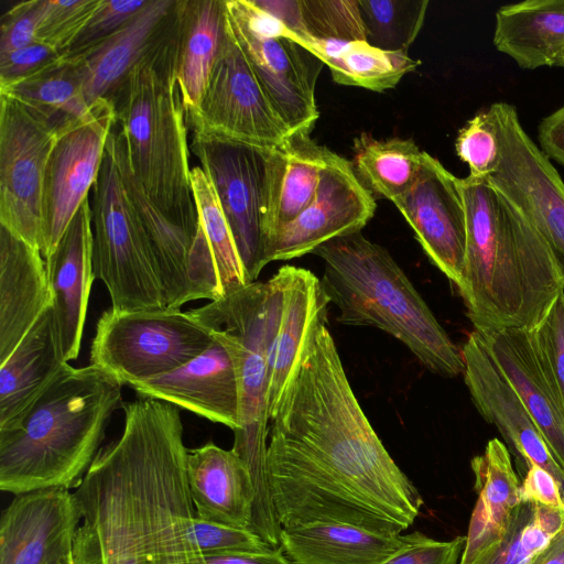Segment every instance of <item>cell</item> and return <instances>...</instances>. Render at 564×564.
Instances as JSON below:
<instances>
[{"instance_id": "cell-41", "label": "cell", "mask_w": 564, "mask_h": 564, "mask_svg": "<svg viewBox=\"0 0 564 564\" xmlns=\"http://www.w3.org/2000/svg\"><path fill=\"white\" fill-rule=\"evenodd\" d=\"M100 0H47L36 40L63 55L86 25Z\"/></svg>"}, {"instance_id": "cell-39", "label": "cell", "mask_w": 564, "mask_h": 564, "mask_svg": "<svg viewBox=\"0 0 564 564\" xmlns=\"http://www.w3.org/2000/svg\"><path fill=\"white\" fill-rule=\"evenodd\" d=\"M310 36L318 40L366 41L358 0H300Z\"/></svg>"}, {"instance_id": "cell-17", "label": "cell", "mask_w": 564, "mask_h": 564, "mask_svg": "<svg viewBox=\"0 0 564 564\" xmlns=\"http://www.w3.org/2000/svg\"><path fill=\"white\" fill-rule=\"evenodd\" d=\"M392 203L430 261L459 289L466 252V209L460 178L424 151L417 180Z\"/></svg>"}, {"instance_id": "cell-51", "label": "cell", "mask_w": 564, "mask_h": 564, "mask_svg": "<svg viewBox=\"0 0 564 564\" xmlns=\"http://www.w3.org/2000/svg\"><path fill=\"white\" fill-rule=\"evenodd\" d=\"M206 564H293L280 549L270 552H234L204 556Z\"/></svg>"}, {"instance_id": "cell-19", "label": "cell", "mask_w": 564, "mask_h": 564, "mask_svg": "<svg viewBox=\"0 0 564 564\" xmlns=\"http://www.w3.org/2000/svg\"><path fill=\"white\" fill-rule=\"evenodd\" d=\"M464 379L480 415L495 425L529 467L538 465L558 482L564 498V470L554 459L514 388L505 377L475 329L462 349Z\"/></svg>"}, {"instance_id": "cell-11", "label": "cell", "mask_w": 564, "mask_h": 564, "mask_svg": "<svg viewBox=\"0 0 564 564\" xmlns=\"http://www.w3.org/2000/svg\"><path fill=\"white\" fill-rule=\"evenodd\" d=\"M191 150L210 180L248 283L267 262L270 224V150L193 137Z\"/></svg>"}, {"instance_id": "cell-32", "label": "cell", "mask_w": 564, "mask_h": 564, "mask_svg": "<svg viewBox=\"0 0 564 564\" xmlns=\"http://www.w3.org/2000/svg\"><path fill=\"white\" fill-rule=\"evenodd\" d=\"M494 44L522 68L555 66L564 51V0H528L500 7Z\"/></svg>"}, {"instance_id": "cell-6", "label": "cell", "mask_w": 564, "mask_h": 564, "mask_svg": "<svg viewBox=\"0 0 564 564\" xmlns=\"http://www.w3.org/2000/svg\"><path fill=\"white\" fill-rule=\"evenodd\" d=\"M313 253L324 261L321 282L329 303L338 308V323L388 333L435 375L463 373L460 349L386 248L358 231Z\"/></svg>"}, {"instance_id": "cell-29", "label": "cell", "mask_w": 564, "mask_h": 564, "mask_svg": "<svg viewBox=\"0 0 564 564\" xmlns=\"http://www.w3.org/2000/svg\"><path fill=\"white\" fill-rule=\"evenodd\" d=\"M423 533L386 535L345 523L282 528L280 550L293 564H383Z\"/></svg>"}, {"instance_id": "cell-52", "label": "cell", "mask_w": 564, "mask_h": 564, "mask_svg": "<svg viewBox=\"0 0 564 564\" xmlns=\"http://www.w3.org/2000/svg\"><path fill=\"white\" fill-rule=\"evenodd\" d=\"M529 564H564V528Z\"/></svg>"}, {"instance_id": "cell-14", "label": "cell", "mask_w": 564, "mask_h": 564, "mask_svg": "<svg viewBox=\"0 0 564 564\" xmlns=\"http://www.w3.org/2000/svg\"><path fill=\"white\" fill-rule=\"evenodd\" d=\"M58 133L0 94V225L40 249L44 173Z\"/></svg>"}, {"instance_id": "cell-25", "label": "cell", "mask_w": 564, "mask_h": 564, "mask_svg": "<svg viewBox=\"0 0 564 564\" xmlns=\"http://www.w3.org/2000/svg\"><path fill=\"white\" fill-rule=\"evenodd\" d=\"M280 271L283 274V304L269 357L270 421L313 328L327 315L329 304L321 279L313 272L295 265H283Z\"/></svg>"}, {"instance_id": "cell-44", "label": "cell", "mask_w": 564, "mask_h": 564, "mask_svg": "<svg viewBox=\"0 0 564 564\" xmlns=\"http://www.w3.org/2000/svg\"><path fill=\"white\" fill-rule=\"evenodd\" d=\"M531 332L564 405V290Z\"/></svg>"}, {"instance_id": "cell-37", "label": "cell", "mask_w": 564, "mask_h": 564, "mask_svg": "<svg viewBox=\"0 0 564 564\" xmlns=\"http://www.w3.org/2000/svg\"><path fill=\"white\" fill-rule=\"evenodd\" d=\"M564 528V512L521 502L512 512L502 540L473 564H529Z\"/></svg>"}, {"instance_id": "cell-12", "label": "cell", "mask_w": 564, "mask_h": 564, "mask_svg": "<svg viewBox=\"0 0 564 564\" xmlns=\"http://www.w3.org/2000/svg\"><path fill=\"white\" fill-rule=\"evenodd\" d=\"M194 137L272 149L291 133L272 107L227 19L225 35L197 109Z\"/></svg>"}, {"instance_id": "cell-35", "label": "cell", "mask_w": 564, "mask_h": 564, "mask_svg": "<svg viewBox=\"0 0 564 564\" xmlns=\"http://www.w3.org/2000/svg\"><path fill=\"white\" fill-rule=\"evenodd\" d=\"M423 155L412 140H378L362 133L354 143V169L372 194L393 202L417 180Z\"/></svg>"}, {"instance_id": "cell-43", "label": "cell", "mask_w": 564, "mask_h": 564, "mask_svg": "<svg viewBox=\"0 0 564 564\" xmlns=\"http://www.w3.org/2000/svg\"><path fill=\"white\" fill-rule=\"evenodd\" d=\"M192 540L196 551L203 555L234 552H270L275 550L249 530L204 521L196 516L192 525Z\"/></svg>"}, {"instance_id": "cell-30", "label": "cell", "mask_w": 564, "mask_h": 564, "mask_svg": "<svg viewBox=\"0 0 564 564\" xmlns=\"http://www.w3.org/2000/svg\"><path fill=\"white\" fill-rule=\"evenodd\" d=\"M225 29V0H178L175 76L185 117L200 102Z\"/></svg>"}, {"instance_id": "cell-20", "label": "cell", "mask_w": 564, "mask_h": 564, "mask_svg": "<svg viewBox=\"0 0 564 564\" xmlns=\"http://www.w3.org/2000/svg\"><path fill=\"white\" fill-rule=\"evenodd\" d=\"M130 387L141 398L174 404L224 424L232 432L240 429V395L235 364L217 338L204 352L182 367Z\"/></svg>"}, {"instance_id": "cell-16", "label": "cell", "mask_w": 564, "mask_h": 564, "mask_svg": "<svg viewBox=\"0 0 564 564\" xmlns=\"http://www.w3.org/2000/svg\"><path fill=\"white\" fill-rule=\"evenodd\" d=\"M376 208L373 194L360 182L352 163L333 152L312 202L273 234L267 262L313 253L335 238L358 232Z\"/></svg>"}, {"instance_id": "cell-26", "label": "cell", "mask_w": 564, "mask_h": 564, "mask_svg": "<svg viewBox=\"0 0 564 564\" xmlns=\"http://www.w3.org/2000/svg\"><path fill=\"white\" fill-rule=\"evenodd\" d=\"M65 364L51 305L0 365V430L21 420Z\"/></svg>"}, {"instance_id": "cell-27", "label": "cell", "mask_w": 564, "mask_h": 564, "mask_svg": "<svg viewBox=\"0 0 564 564\" xmlns=\"http://www.w3.org/2000/svg\"><path fill=\"white\" fill-rule=\"evenodd\" d=\"M177 0H149L148 4L105 42L80 57L88 106L109 100L133 66L164 34Z\"/></svg>"}, {"instance_id": "cell-23", "label": "cell", "mask_w": 564, "mask_h": 564, "mask_svg": "<svg viewBox=\"0 0 564 564\" xmlns=\"http://www.w3.org/2000/svg\"><path fill=\"white\" fill-rule=\"evenodd\" d=\"M186 475L197 518L250 531L256 490L246 463L232 448L208 442L188 449Z\"/></svg>"}, {"instance_id": "cell-45", "label": "cell", "mask_w": 564, "mask_h": 564, "mask_svg": "<svg viewBox=\"0 0 564 564\" xmlns=\"http://www.w3.org/2000/svg\"><path fill=\"white\" fill-rule=\"evenodd\" d=\"M47 0L21 1L8 9L0 24V54L36 42V32Z\"/></svg>"}, {"instance_id": "cell-54", "label": "cell", "mask_w": 564, "mask_h": 564, "mask_svg": "<svg viewBox=\"0 0 564 564\" xmlns=\"http://www.w3.org/2000/svg\"><path fill=\"white\" fill-rule=\"evenodd\" d=\"M57 564H75L73 554L64 558L63 561L58 562Z\"/></svg>"}, {"instance_id": "cell-48", "label": "cell", "mask_w": 564, "mask_h": 564, "mask_svg": "<svg viewBox=\"0 0 564 564\" xmlns=\"http://www.w3.org/2000/svg\"><path fill=\"white\" fill-rule=\"evenodd\" d=\"M521 502L542 505L564 512V498L555 478L538 465H530L520 485Z\"/></svg>"}, {"instance_id": "cell-34", "label": "cell", "mask_w": 564, "mask_h": 564, "mask_svg": "<svg viewBox=\"0 0 564 564\" xmlns=\"http://www.w3.org/2000/svg\"><path fill=\"white\" fill-rule=\"evenodd\" d=\"M299 44L328 66L336 83L373 91L393 88L421 64L408 54L383 51L366 41L344 42L307 36Z\"/></svg>"}, {"instance_id": "cell-5", "label": "cell", "mask_w": 564, "mask_h": 564, "mask_svg": "<svg viewBox=\"0 0 564 564\" xmlns=\"http://www.w3.org/2000/svg\"><path fill=\"white\" fill-rule=\"evenodd\" d=\"M176 33L177 7L167 30L108 101L134 178L169 219L196 237L200 224L189 181L187 122L175 76Z\"/></svg>"}, {"instance_id": "cell-36", "label": "cell", "mask_w": 564, "mask_h": 564, "mask_svg": "<svg viewBox=\"0 0 564 564\" xmlns=\"http://www.w3.org/2000/svg\"><path fill=\"white\" fill-rule=\"evenodd\" d=\"M189 181L198 220L215 262L223 297L249 283L210 180L200 166H194L191 169Z\"/></svg>"}, {"instance_id": "cell-13", "label": "cell", "mask_w": 564, "mask_h": 564, "mask_svg": "<svg viewBox=\"0 0 564 564\" xmlns=\"http://www.w3.org/2000/svg\"><path fill=\"white\" fill-rule=\"evenodd\" d=\"M489 109L501 156L488 180L536 228L564 279V183L549 158L523 130L512 105L495 102Z\"/></svg>"}, {"instance_id": "cell-22", "label": "cell", "mask_w": 564, "mask_h": 564, "mask_svg": "<svg viewBox=\"0 0 564 564\" xmlns=\"http://www.w3.org/2000/svg\"><path fill=\"white\" fill-rule=\"evenodd\" d=\"M45 267L59 341L68 362L79 355L90 290L96 279L89 198L79 207L54 251L45 258Z\"/></svg>"}, {"instance_id": "cell-7", "label": "cell", "mask_w": 564, "mask_h": 564, "mask_svg": "<svg viewBox=\"0 0 564 564\" xmlns=\"http://www.w3.org/2000/svg\"><path fill=\"white\" fill-rule=\"evenodd\" d=\"M283 304V274L252 282L208 304L188 310L229 351L240 395V429L232 449L252 481L264 482L270 429L269 357Z\"/></svg>"}, {"instance_id": "cell-18", "label": "cell", "mask_w": 564, "mask_h": 564, "mask_svg": "<svg viewBox=\"0 0 564 564\" xmlns=\"http://www.w3.org/2000/svg\"><path fill=\"white\" fill-rule=\"evenodd\" d=\"M82 511L69 489L17 495L0 519V564H57L73 554Z\"/></svg>"}, {"instance_id": "cell-47", "label": "cell", "mask_w": 564, "mask_h": 564, "mask_svg": "<svg viewBox=\"0 0 564 564\" xmlns=\"http://www.w3.org/2000/svg\"><path fill=\"white\" fill-rule=\"evenodd\" d=\"M61 56L53 47L39 41L0 54V85L31 76Z\"/></svg>"}, {"instance_id": "cell-50", "label": "cell", "mask_w": 564, "mask_h": 564, "mask_svg": "<svg viewBox=\"0 0 564 564\" xmlns=\"http://www.w3.org/2000/svg\"><path fill=\"white\" fill-rule=\"evenodd\" d=\"M256 6L278 19L297 35L295 42L307 36L300 0H252Z\"/></svg>"}, {"instance_id": "cell-8", "label": "cell", "mask_w": 564, "mask_h": 564, "mask_svg": "<svg viewBox=\"0 0 564 564\" xmlns=\"http://www.w3.org/2000/svg\"><path fill=\"white\" fill-rule=\"evenodd\" d=\"M93 268L121 312L165 307L148 241L126 191L113 128L91 189Z\"/></svg>"}, {"instance_id": "cell-10", "label": "cell", "mask_w": 564, "mask_h": 564, "mask_svg": "<svg viewBox=\"0 0 564 564\" xmlns=\"http://www.w3.org/2000/svg\"><path fill=\"white\" fill-rule=\"evenodd\" d=\"M225 12L235 39L290 133L312 131L318 118L315 86L323 62L252 0H225Z\"/></svg>"}, {"instance_id": "cell-15", "label": "cell", "mask_w": 564, "mask_h": 564, "mask_svg": "<svg viewBox=\"0 0 564 564\" xmlns=\"http://www.w3.org/2000/svg\"><path fill=\"white\" fill-rule=\"evenodd\" d=\"M61 131L50 153L42 189L41 253L47 258L98 177L115 112L108 100Z\"/></svg>"}, {"instance_id": "cell-3", "label": "cell", "mask_w": 564, "mask_h": 564, "mask_svg": "<svg viewBox=\"0 0 564 564\" xmlns=\"http://www.w3.org/2000/svg\"><path fill=\"white\" fill-rule=\"evenodd\" d=\"M466 252L458 289L477 332L533 328L563 293L546 241L488 177L460 178Z\"/></svg>"}, {"instance_id": "cell-1", "label": "cell", "mask_w": 564, "mask_h": 564, "mask_svg": "<svg viewBox=\"0 0 564 564\" xmlns=\"http://www.w3.org/2000/svg\"><path fill=\"white\" fill-rule=\"evenodd\" d=\"M267 473L281 528L345 523L399 535L423 499L364 413L327 315L313 328L270 421Z\"/></svg>"}, {"instance_id": "cell-31", "label": "cell", "mask_w": 564, "mask_h": 564, "mask_svg": "<svg viewBox=\"0 0 564 564\" xmlns=\"http://www.w3.org/2000/svg\"><path fill=\"white\" fill-rule=\"evenodd\" d=\"M332 154L311 138V131L291 133L270 150L269 242L279 228L296 218L312 202Z\"/></svg>"}, {"instance_id": "cell-38", "label": "cell", "mask_w": 564, "mask_h": 564, "mask_svg": "<svg viewBox=\"0 0 564 564\" xmlns=\"http://www.w3.org/2000/svg\"><path fill=\"white\" fill-rule=\"evenodd\" d=\"M366 42L373 47L408 54L419 35L427 0H358Z\"/></svg>"}, {"instance_id": "cell-49", "label": "cell", "mask_w": 564, "mask_h": 564, "mask_svg": "<svg viewBox=\"0 0 564 564\" xmlns=\"http://www.w3.org/2000/svg\"><path fill=\"white\" fill-rule=\"evenodd\" d=\"M538 137L542 152L564 165V106L541 121Z\"/></svg>"}, {"instance_id": "cell-33", "label": "cell", "mask_w": 564, "mask_h": 564, "mask_svg": "<svg viewBox=\"0 0 564 564\" xmlns=\"http://www.w3.org/2000/svg\"><path fill=\"white\" fill-rule=\"evenodd\" d=\"M84 80L80 57L61 56L31 76L0 85V94L17 100L59 133L90 111Z\"/></svg>"}, {"instance_id": "cell-21", "label": "cell", "mask_w": 564, "mask_h": 564, "mask_svg": "<svg viewBox=\"0 0 564 564\" xmlns=\"http://www.w3.org/2000/svg\"><path fill=\"white\" fill-rule=\"evenodd\" d=\"M478 333L564 470V405L536 349L531 329Z\"/></svg>"}, {"instance_id": "cell-40", "label": "cell", "mask_w": 564, "mask_h": 564, "mask_svg": "<svg viewBox=\"0 0 564 564\" xmlns=\"http://www.w3.org/2000/svg\"><path fill=\"white\" fill-rule=\"evenodd\" d=\"M455 150L458 158L467 163L470 176L489 177L498 169L500 141L489 108L476 113L459 130Z\"/></svg>"}, {"instance_id": "cell-24", "label": "cell", "mask_w": 564, "mask_h": 564, "mask_svg": "<svg viewBox=\"0 0 564 564\" xmlns=\"http://www.w3.org/2000/svg\"><path fill=\"white\" fill-rule=\"evenodd\" d=\"M52 303L40 249L0 225V365Z\"/></svg>"}, {"instance_id": "cell-46", "label": "cell", "mask_w": 564, "mask_h": 564, "mask_svg": "<svg viewBox=\"0 0 564 564\" xmlns=\"http://www.w3.org/2000/svg\"><path fill=\"white\" fill-rule=\"evenodd\" d=\"M466 536L437 541L424 534L414 543L398 551L383 564H459Z\"/></svg>"}, {"instance_id": "cell-42", "label": "cell", "mask_w": 564, "mask_h": 564, "mask_svg": "<svg viewBox=\"0 0 564 564\" xmlns=\"http://www.w3.org/2000/svg\"><path fill=\"white\" fill-rule=\"evenodd\" d=\"M148 2L149 0H100L86 25L62 56H82L98 46L139 13Z\"/></svg>"}, {"instance_id": "cell-53", "label": "cell", "mask_w": 564, "mask_h": 564, "mask_svg": "<svg viewBox=\"0 0 564 564\" xmlns=\"http://www.w3.org/2000/svg\"><path fill=\"white\" fill-rule=\"evenodd\" d=\"M555 66H560L564 68V51L561 53L560 57L556 61Z\"/></svg>"}, {"instance_id": "cell-2", "label": "cell", "mask_w": 564, "mask_h": 564, "mask_svg": "<svg viewBox=\"0 0 564 564\" xmlns=\"http://www.w3.org/2000/svg\"><path fill=\"white\" fill-rule=\"evenodd\" d=\"M122 408L121 436L99 451L74 492L75 564H206L192 540L180 408L152 398Z\"/></svg>"}, {"instance_id": "cell-28", "label": "cell", "mask_w": 564, "mask_h": 564, "mask_svg": "<svg viewBox=\"0 0 564 564\" xmlns=\"http://www.w3.org/2000/svg\"><path fill=\"white\" fill-rule=\"evenodd\" d=\"M478 498L473 510L459 564H473L498 544L514 509L521 503L520 482L506 445L490 440L470 462Z\"/></svg>"}, {"instance_id": "cell-4", "label": "cell", "mask_w": 564, "mask_h": 564, "mask_svg": "<svg viewBox=\"0 0 564 564\" xmlns=\"http://www.w3.org/2000/svg\"><path fill=\"white\" fill-rule=\"evenodd\" d=\"M121 388L95 365L65 364L21 420L0 430V489L77 488L123 405Z\"/></svg>"}, {"instance_id": "cell-9", "label": "cell", "mask_w": 564, "mask_h": 564, "mask_svg": "<svg viewBox=\"0 0 564 564\" xmlns=\"http://www.w3.org/2000/svg\"><path fill=\"white\" fill-rule=\"evenodd\" d=\"M210 330L189 311L106 310L90 346V364L132 386L169 373L204 352Z\"/></svg>"}]
</instances>
